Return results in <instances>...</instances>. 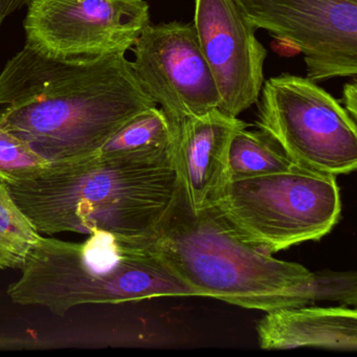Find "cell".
I'll return each mask as SVG.
<instances>
[{"mask_svg":"<svg viewBox=\"0 0 357 357\" xmlns=\"http://www.w3.org/2000/svg\"><path fill=\"white\" fill-rule=\"evenodd\" d=\"M0 123L50 164L95 155L155 107L125 54L62 61L24 47L0 73Z\"/></svg>","mask_w":357,"mask_h":357,"instance_id":"1","label":"cell"},{"mask_svg":"<svg viewBox=\"0 0 357 357\" xmlns=\"http://www.w3.org/2000/svg\"><path fill=\"white\" fill-rule=\"evenodd\" d=\"M7 185L43 235L101 229L127 239L149 238L181 195L173 146L50 164L35 178Z\"/></svg>","mask_w":357,"mask_h":357,"instance_id":"2","label":"cell"},{"mask_svg":"<svg viewBox=\"0 0 357 357\" xmlns=\"http://www.w3.org/2000/svg\"><path fill=\"white\" fill-rule=\"evenodd\" d=\"M141 243L197 296L265 312L315 304L312 271L244 241L212 206L191 212L181 192L170 216Z\"/></svg>","mask_w":357,"mask_h":357,"instance_id":"3","label":"cell"},{"mask_svg":"<svg viewBox=\"0 0 357 357\" xmlns=\"http://www.w3.org/2000/svg\"><path fill=\"white\" fill-rule=\"evenodd\" d=\"M137 242L101 229L81 243L43 236L8 296L14 304L45 307L60 317L80 305L197 296Z\"/></svg>","mask_w":357,"mask_h":357,"instance_id":"4","label":"cell"},{"mask_svg":"<svg viewBox=\"0 0 357 357\" xmlns=\"http://www.w3.org/2000/svg\"><path fill=\"white\" fill-rule=\"evenodd\" d=\"M210 206L244 241L273 255L325 237L340 220L342 199L336 176L296 165L227 181Z\"/></svg>","mask_w":357,"mask_h":357,"instance_id":"5","label":"cell"},{"mask_svg":"<svg viewBox=\"0 0 357 357\" xmlns=\"http://www.w3.org/2000/svg\"><path fill=\"white\" fill-rule=\"evenodd\" d=\"M256 104L259 131L294 164L334 176L356 169V120L310 79L269 78Z\"/></svg>","mask_w":357,"mask_h":357,"instance_id":"6","label":"cell"},{"mask_svg":"<svg viewBox=\"0 0 357 357\" xmlns=\"http://www.w3.org/2000/svg\"><path fill=\"white\" fill-rule=\"evenodd\" d=\"M150 24L145 0H31L26 47L62 61L126 54Z\"/></svg>","mask_w":357,"mask_h":357,"instance_id":"7","label":"cell"},{"mask_svg":"<svg viewBox=\"0 0 357 357\" xmlns=\"http://www.w3.org/2000/svg\"><path fill=\"white\" fill-rule=\"evenodd\" d=\"M258 30L304 56L307 78L321 82L357 75V0H235Z\"/></svg>","mask_w":357,"mask_h":357,"instance_id":"8","label":"cell"},{"mask_svg":"<svg viewBox=\"0 0 357 357\" xmlns=\"http://www.w3.org/2000/svg\"><path fill=\"white\" fill-rule=\"evenodd\" d=\"M131 50V68L139 84L173 128L219 108L220 97L193 24H150Z\"/></svg>","mask_w":357,"mask_h":357,"instance_id":"9","label":"cell"},{"mask_svg":"<svg viewBox=\"0 0 357 357\" xmlns=\"http://www.w3.org/2000/svg\"><path fill=\"white\" fill-rule=\"evenodd\" d=\"M194 29L220 97L238 118L258 101L267 51L235 0H194Z\"/></svg>","mask_w":357,"mask_h":357,"instance_id":"10","label":"cell"},{"mask_svg":"<svg viewBox=\"0 0 357 357\" xmlns=\"http://www.w3.org/2000/svg\"><path fill=\"white\" fill-rule=\"evenodd\" d=\"M243 128L246 123L219 108L175 127L173 158L181 195L191 212L208 208L227 183L229 143Z\"/></svg>","mask_w":357,"mask_h":357,"instance_id":"11","label":"cell"},{"mask_svg":"<svg viewBox=\"0 0 357 357\" xmlns=\"http://www.w3.org/2000/svg\"><path fill=\"white\" fill-rule=\"evenodd\" d=\"M264 350L356 351L357 312L348 307L298 306L268 311L257 326Z\"/></svg>","mask_w":357,"mask_h":357,"instance_id":"12","label":"cell"},{"mask_svg":"<svg viewBox=\"0 0 357 357\" xmlns=\"http://www.w3.org/2000/svg\"><path fill=\"white\" fill-rule=\"evenodd\" d=\"M296 166L260 131L240 129L227 153V181L290 170Z\"/></svg>","mask_w":357,"mask_h":357,"instance_id":"13","label":"cell"},{"mask_svg":"<svg viewBox=\"0 0 357 357\" xmlns=\"http://www.w3.org/2000/svg\"><path fill=\"white\" fill-rule=\"evenodd\" d=\"M41 238L0 179V269L22 271Z\"/></svg>","mask_w":357,"mask_h":357,"instance_id":"14","label":"cell"},{"mask_svg":"<svg viewBox=\"0 0 357 357\" xmlns=\"http://www.w3.org/2000/svg\"><path fill=\"white\" fill-rule=\"evenodd\" d=\"M175 130L158 106L139 112L127 122L98 153H128L172 147Z\"/></svg>","mask_w":357,"mask_h":357,"instance_id":"15","label":"cell"},{"mask_svg":"<svg viewBox=\"0 0 357 357\" xmlns=\"http://www.w3.org/2000/svg\"><path fill=\"white\" fill-rule=\"evenodd\" d=\"M50 162L0 123V179L22 183L40 175Z\"/></svg>","mask_w":357,"mask_h":357,"instance_id":"16","label":"cell"},{"mask_svg":"<svg viewBox=\"0 0 357 357\" xmlns=\"http://www.w3.org/2000/svg\"><path fill=\"white\" fill-rule=\"evenodd\" d=\"M311 288L315 304L329 301L356 306L357 275L354 271L313 273Z\"/></svg>","mask_w":357,"mask_h":357,"instance_id":"17","label":"cell"},{"mask_svg":"<svg viewBox=\"0 0 357 357\" xmlns=\"http://www.w3.org/2000/svg\"><path fill=\"white\" fill-rule=\"evenodd\" d=\"M344 107L354 120L357 118V83L356 77L351 82L347 83L342 91Z\"/></svg>","mask_w":357,"mask_h":357,"instance_id":"18","label":"cell"},{"mask_svg":"<svg viewBox=\"0 0 357 357\" xmlns=\"http://www.w3.org/2000/svg\"><path fill=\"white\" fill-rule=\"evenodd\" d=\"M30 0H0V26L8 16L28 5Z\"/></svg>","mask_w":357,"mask_h":357,"instance_id":"19","label":"cell"},{"mask_svg":"<svg viewBox=\"0 0 357 357\" xmlns=\"http://www.w3.org/2000/svg\"><path fill=\"white\" fill-rule=\"evenodd\" d=\"M32 346V342L30 340H24V338H12V337H0V349H20L28 348Z\"/></svg>","mask_w":357,"mask_h":357,"instance_id":"20","label":"cell"}]
</instances>
